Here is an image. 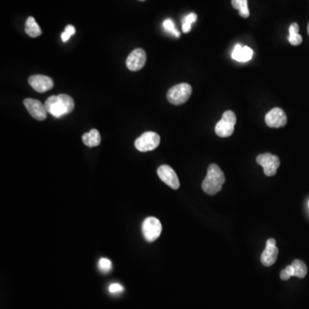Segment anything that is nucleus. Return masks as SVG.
<instances>
[{"label":"nucleus","mask_w":309,"mask_h":309,"mask_svg":"<svg viewBox=\"0 0 309 309\" xmlns=\"http://www.w3.org/2000/svg\"><path fill=\"white\" fill-rule=\"evenodd\" d=\"M288 40L291 45L299 46L302 43V37L301 34H299V25L296 23L291 24L289 29Z\"/></svg>","instance_id":"obj_17"},{"label":"nucleus","mask_w":309,"mask_h":309,"mask_svg":"<svg viewBox=\"0 0 309 309\" xmlns=\"http://www.w3.org/2000/svg\"><path fill=\"white\" fill-rule=\"evenodd\" d=\"M127 68L132 72H137L143 68L146 63V51L142 48H137L130 53L127 58Z\"/></svg>","instance_id":"obj_11"},{"label":"nucleus","mask_w":309,"mask_h":309,"mask_svg":"<svg viewBox=\"0 0 309 309\" xmlns=\"http://www.w3.org/2000/svg\"><path fill=\"white\" fill-rule=\"evenodd\" d=\"M224 182L225 176L222 169L217 164H211L202 183V189L208 195H215L222 190Z\"/></svg>","instance_id":"obj_2"},{"label":"nucleus","mask_w":309,"mask_h":309,"mask_svg":"<svg viewBox=\"0 0 309 309\" xmlns=\"http://www.w3.org/2000/svg\"><path fill=\"white\" fill-rule=\"evenodd\" d=\"M291 277H294V270L291 264L281 271L280 278L282 280L286 281L289 280Z\"/></svg>","instance_id":"obj_24"},{"label":"nucleus","mask_w":309,"mask_h":309,"mask_svg":"<svg viewBox=\"0 0 309 309\" xmlns=\"http://www.w3.org/2000/svg\"><path fill=\"white\" fill-rule=\"evenodd\" d=\"M257 163L264 169V174L266 176H274L280 166V160L278 156L271 153L259 155L256 158Z\"/></svg>","instance_id":"obj_6"},{"label":"nucleus","mask_w":309,"mask_h":309,"mask_svg":"<svg viewBox=\"0 0 309 309\" xmlns=\"http://www.w3.org/2000/svg\"><path fill=\"white\" fill-rule=\"evenodd\" d=\"M98 266H99V270H100V272L104 273V274H106V273H109V272H111L112 268H113V264H112V262L110 261L109 259L101 258V259H100V260H99Z\"/></svg>","instance_id":"obj_22"},{"label":"nucleus","mask_w":309,"mask_h":309,"mask_svg":"<svg viewBox=\"0 0 309 309\" xmlns=\"http://www.w3.org/2000/svg\"><path fill=\"white\" fill-rule=\"evenodd\" d=\"M236 124V115L230 110L224 112L222 119L217 122L215 127L216 134L220 137H228L233 134Z\"/></svg>","instance_id":"obj_4"},{"label":"nucleus","mask_w":309,"mask_h":309,"mask_svg":"<svg viewBox=\"0 0 309 309\" xmlns=\"http://www.w3.org/2000/svg\"><path fill=\"white\" fill-rule=\"evenodd\" d=\"M278 255V249L277 248V242L273 238L268 239L266 246L264 252L261 254V263L264 266H272L277 261Z\"/></svg>","instance_id":"obj_12"},{"label":"nucleus","mask_w":309,"mask_h":309,"mask_svg":"<svg viewBox=\"0 0 309 309\" xmlns=\"http://www.w3.org/2000/svg\"><path fill=\"white\" fill-rule=\"evenodd\" d=\"M83 142L88 147H95L100 143V135L96 129H91L90 132L83 135Z\"/></svg>","instance_id":"obj_15"},{"label":"nucleus","mask_w":309,"mask_h":309,"mask_svg":"<svg viewBox=\"0 0 309 309\" xmlns=\"http://www.w3.org/2000/svg\"><path fill=\"white\" fill-rule=\"evenodd\" d=\"M162 27H163L164 30L169 33V34H173L175 37H180V32L175 29V24H174V22L172 21L171 19H166L162 24Z\"/></svg>","instance_id":"obj_21"},{"label":"nucleus","mask_w":309,"mask_h":309,"mask_svg":"<svg viewBox=\"0 0 309 309\" xmlns=\"http://www.w3.org/2000/svg\"><path fill=\"white\" fill-rule=\"evenodd\" d=\"M294 270V277L299 278H304L307 273V267L301 260L296 259L291 264Z\"/></svg>","instance_id":"obj_18"},{"label":"nucleus","mask_w":309,"mask_h":309,"mask_svg":"<svg viewBox=\"0 0 309 309\" xmlns=\"http://www.w3.org/2000/svg\"><path fill=\"white\" fill-rule=\"evenodd\" d=\"M75 32H76V29H75L74 26L67 25L65 29V31L61 34V38L64 43H66L71 38V36L75 34Z\"/></svg>","instance_id":"obj_23"},{"label":"nucleus","mask_w":309,"mask_h":309,"mask_svg":"<svg viewBox=\"0 0 309 309\" xmlns=\"http://www.w3.org/2000/svg\"><path fill=\"white\" fill-rule=\"evenodd\" d=\"M138 1H145V0H138Z\"/></svg>","instance_id":"obj_27"},{"label":"nucleus","mask_w":309,"mask_h":309,"mask_svg":"<svg viewBox=\"0 0 309 309\" xmlns=\"http://www.w3.org/2000/svg\"><path fill=\"white\" fill-rule=\"evenodd\" d=\"M160 136L154 132H145L135 141V147L141 152L151 151L157 148L160 143Z\"/></svg>","instance_id":"obj_5"},{"label":"nucleus","mask_w":309,"mask_h":309,"mask_svg":"<svg viewBox=\"0 0 309 309\" xmlns=\"http://www.w3.org/2000/svg\"><path fill=\"white\" fill-rule=\"evenodd\" d=\"M109 291L111 292L112 294H119L123 292L124 291V288H123V286L121 284H119V283H112L111 285L109 286Z\"/></svg>","instance_id":"obj_25"},{"label":"nucleus","mask_w":309,"mask_h":309,"mask_svg":"<svg viewBox=\"0 0 309 309\" xmlns=\"http://www.w3.org/2000/svg\"><path fill=\"white\" fill-rule=\"evenodd\" d=\"M254 56V51L248 46L240 44L235 46L232 52V58L238 62H248L251 60Z\"/></svg>","instance_id":"obj_14"},{"label":"nucleus","mask_w":309,"mask_h":309,"mask_svg":"<svg viewBox=\"0 0 309 309\" xmlns=\"http://www.w3.org/2000/svg\"><path fill=\"white\" fill-rule=\"evenodd\" d=\"M25 32L29 36L32 38L38 37L43 34L40 26L38 25L33 16H29V18L27 19L26 24H25Z\"/></svg>","instance_id":"obj_16"},{"label":"nucleus","mask_w":309,"mask_h":309,"mask_svg":"<svg viewBox=\"0 0 309 309\" xmlns=\"http://www.w3.org/2000/svg\"><path fill=\"white\" fill-rule=\"evenodd\" d=\"M232 6L234 8L239 11L240 16L244 18H248L250 12H249L248 0H232Z\"/></svg>","instance_id":"obj_19"},{"label":"nucleus","mask_w":309,"mask_h":309,"mask_svg":"<svg viewBox=\"0 0 309 309\" xmlns=\"http://www.w3.org/2000/svg\"><path fill=\"white\" fill-rule=\"evenodd\" d=\"M161 223L156 217H147L142 224L143 237L149 242H152L161 235Z\"/></svg>","instance_id":"obj_7"},{"label":"nucleus","mask_w":309,"mask_h":309,"mask_svg":"<svg viewBox=\"0 0 309 309\" xmlns=\"http://www.w3.org/2000/svg\"><path fill=\"white\" fill-rule=\"evenodd\" d=\"M46 110L48 114L55 118H60L63 115L71 114L74 110V100L70 95L60 94L52 95L45 101Z\"/></svg>","instance_id":"obj_1"},{"label":"nucleus","mask_w":309,"mask_h":309,"mask_svg":"<svg viewBox=\"0 0 309 309\" xmlns=\"http://www.w3.org/2000/svg\"><path fill=\"white\" fill-rule=\"evenodd\" d=\"M192 86L183 83L169 89L167 93V99L174 105H181L187 102L192 95Z\"/></svg>","instance_id":"obj_3"},{"label":"nucleus","mask_w":309,"mask_h":309,"mask_svg":"<svg viewBox=\"0 0 309 309\" xmlns=\"http://www.w3.org/2000/svg\"><path fill=\"white\" fill-rule=\"evenodd\" d=\"M307 33H308V34H309V23H308V25H307Z\"/></svg>","instance_id":"obj_26"},{"label":"nucleus","mask_w":309,"mask_h":309,"mask_svg":"<svg viewBox=\"0 0 309 309\" xmlns=\"http://www.w3.org/2000/svg\"><path fill=\"white\" fill-rule=\"evenodd\" d=\"M24 104L29 114L34 119H37L39 121H43L47 119L48 112L46 110L45 106L40 102V100L28 98L24 100Z\"/></svg>","instance_id":"obj_10"},{"label":"nucleus","mask_w":309,"mask_h":309,"mask_svg":"<svg viewBox=\"0 0 309 309\" xmlns=\"http://www.w3.org/2000/svg\"><path fill=\"white\" fill-rule=\"evenodd\" d=\"M29 84L39 93L47 92L53 87V79L44 75H33L29 78Z\"/></svg>","instance_id":"obj_13"},{"label":"nucleus","mask_w":309,"mask_h":309,"mask_svg":"<svg viewBox=\"0 0 309 309\" xmlns=\"http://www.w3.org/2000/svg\"><path fill=\"white\" fill-rule=\"evenodd\" d=\"M157 175L166 185L169 186L172 189L177 190L180 188V180L178 178L175 170L169 165H161L157 169Z\"/></svg>","instance_id":"obj_8"},{"label":"nucleus","mask_w":309,"mask_h":309,"mask_svg":"<svg viewBox=\"0 0 309 309\" xmlns=\"http://www.w3.org/2000/svg\"><path fill=\"white\" fill-rule=\"evenodd\" d=\"M197 18H198V16L195 13L188 14L187 16H184V18L182 19V30L184 33L187 34L188 32L191 31L192 24L197 21Z\"/></svg>","instance_id":"obj_20"},{"label":"nucleus","mask_w":309,"mask_h":309,"mask_svg":"<svg viewBox=\"0 0 309 309\" xmlns=\"http://www.w3.org/2000/svg\"><path fill=\"white\" fill-rule=\"evenodd\" d=\"M265 124L272 128H279L287 124V115L280 108H274L268 112L264 117Z\"/></svg>","instance_id":"obj_9"}]
</instances>
